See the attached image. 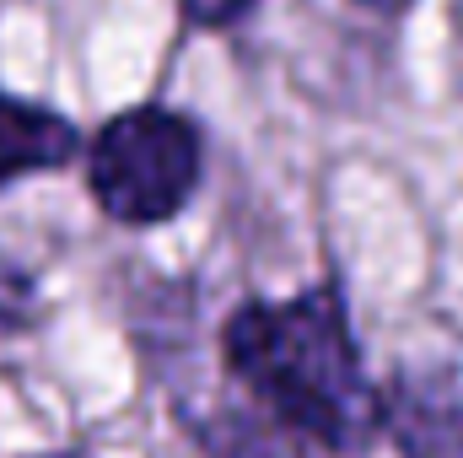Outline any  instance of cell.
Returning a JSON list of instances; mask_svg holds the SVG:
<instances>
[{
  "mask_svg": "<svg viewBox=\"0 0 463 458\" xmlns=\"http://www.w3.org/2000/svg\"><path fill=\"white\" fill-rule=\"evenodd\" d=\"M227 367L264 399L275 421L324 448L355 453L383 421L335 291H307L297 302H248L242 313H232Z\"/></svg>",
  "mask_w": 463,
  "mask_h": 458,
  "instance_id": "1",
  "label": "cell"
},
{
  "mask_svg": "<svg viewBox=\"0 0 463 458\" xmlns=\"http://www.w3.org/2000/svg\"><path fill=\"white\" fill-rule=\"evenodd\" d=\"M200 184V129L167 109H129L92 140V195L114 222H167Z\"/></svg>",
  "mask_w": 463,
  "mask_h": 458,
  "instance_id": "2",
  "label": "cell"
},
{
  "mask_svg": "<svg viewBox=\"0 0 463 458\" xmlns=\"http://www.w3.org/2000/svg\"><path fill=\"white\" fill-rule=\"evenodd\" d=\"M71 151H76V129L65 119L0 92V184L60 167L71 162Z\"/></svg>",
  "mask_w": 463,
  "mask_h": 458,
  "instance_id": "3",
  "label": "cell"
},
{
  "mask_svg": "<svg viewBox=\"0 0 463 458\" xmlns=\"http://www.w3.org/2000/svg\"><path fill=\"white\" fill-rule=\"evenodd\" d=\"M33 308H38V297H33V281H27V270H16V264L0 253V335L22 329V324L33 319Z\"/></svg>",
  "mask_w": 463,
  "mask_h": 458,
  "instance_id": "4",
  "label": "cell"
},
{
  "mask_svg": "<svg viewBox=\"0 0 463 458\" xmlns=\"http://www.w3.org/2000/svg\"><path fill=\"white\" fill-rule=\"evenodd\" d=\"M184 5H189V16L205 22V27H227L242 11H253V0H184Z\"/></svg>",
  "mask_w": 463,
  "mask_h": 458,
  "instance_id": "5",
  "label": "cell"
},
{
  "mask_svg": "<svg viewBox=\"0 0 463 458\" xmlns=\"http://www.w3.org/2000/svg\"><path fill=\"white\" fill-rule=\"evenodd\" d=\"M232 458H291V453H280V448H269L264 437H242V443H237V453H232Z\"/></svg>",
  "mask_w": 463,
  "mask_h": 458,
  "instance_id": "6",
  "label": "cell"
},
{
  "mask_svg": "<svg viewBox=\"0 0 463 458\" xmlns=\"http://www.w3.org/2000/svg\"><path fill=\"white\" fill-rule=\"evenodd\" d=\"M366 5H404V0H366Z\"/></svg>",
  "mask_w": 463,
  "mask_h": 458,
  "instance_id": "7",
  "label": "cell"
}]
</instances>
